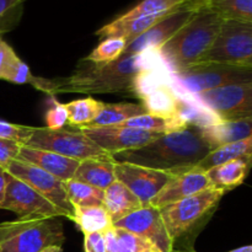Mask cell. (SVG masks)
<instances>
[{"label": "cell", "instance_id": "obj_1", "mask_svg": "<svg viewBox=\"0 0 252 252\" xmlns=\"http://www.w3.org/2000/svg\"><path fill=\"white\" fill-rule=\"evenodd\" d=\"M157 51L121 56L108 63L80 61L66 79H57L56 95L75 94H123L139 98L140 90L153 71L162 68Z\"/></svg>", "mask_w": 252, "mask_h": 252}, {"label": "cell", "instance_id": "obj_2", "mask_svg": "<svg viewBox=\"0 0 252 252\" xmlns=\"http://www.w3.org/2000/svg\"><path fill=\"white\" fill-rule=\"evenodd\" d=\"M211 152L199 128L189 126L182 132L160 135L142 148L113 154L112 159L177 175L193 169Z\"/></svg>", "mask_w": 252, "mask_h": 252}, {"label": "cell", "instance_id": "obj_3", "mask_svg": "<svg viewBox=\"0 0 252 252\" xmlns=\"http://www.w3.org/2000/svg\"><path fill=\"white\" fill-rule=\"evenodd\" d=\"M224 20L209 9L197 10L191 19L159 49L160 62L169 73L197 63L208 51Z\"/></svg>", "mask_w": 252, "mask_h": 252}, {"label": "cell", "instance_id": "obj_4", "mask_svg": "<svg viewBox=\"0 0 252 252\" xmlns=\"http://www.w3.org/2000/svg\"><path fill=\"white\" fill-rule=\"evenodd\" d=\"M65 241L58 218H19L0 223V252H41Z\"/></svg>", "mask_w": 252, "mask_h": 252}, {"label": "cell", "instance_id": "obj_5", "mask_svg": "<svg viewBox=\"0 0 252 252\" xmlns=\"http://www.w3.org/2000/svg\"><path fill=\"white\" fill-rule=\"evenodd\" d=\"M169 80L179 95L193 96L231 84L252 83V69L218 63H196L176 73Z\"/></svg>", "mask_w": 252, "mask_h": 252}, {"label": "cell", "instance_id": "obj_6", "mask_svg": "<svg viewBox=\"0 0 252 252\" xmlns=\"http://www.w3.org/2000/svg\"><path fill=\"white\" fill-rule=\"evenodd\" d=\"M226 191L216 187H209L204 191L186 197L175 203L160 208L162 221L166 226L167 234L175 244L184 239L194 226L216 208Z\"/></svg>", "mask_w": 252, "mask_h": 252}, {"label": "cell", "instance_id": "obj_7", "mask_svg": "<svg viewBox=\"0 0 252 252\" xmlns=\"http://www.w3.org/2000/svg\"><path fill=\"white\" fill-rule=\"evenodd\" d=\"M197 63L252 69V22L224 20L213 43Z\"/></svg>", "mask_w": 252, "mask_h": 252}, {"label": "cell", "instance_id": "obj_8", "mask_svg": "<svg viewBox=\"0 0 252 252\" xmlns=\"http://www.w3.org/2000/svg\"><path fill=\"white\" fill-rule=\"evenodd\" d=\"M25 145L56 153L76 161L85 159H112L110 154L96 145L79 128L51 130L46 127H33L31 137Z\"/></svg>", "mask_w": 252, "mask_h": 252}, {"label": "cell", "instance_id": "obj_9", "mask_svg": "<svg viewBox=\"0 0 252 252\" xmlns=\"http://www.w3.org/2000/svg\"><path fill=\"white\" fill-rule=\"evenodd\" d=\"M220 121H241L252 117V83L231 84L193 95Z\"/></svg>", "mask_w": 252, "mask_h": 252}, {"label": "cell", "instance_id": "obj_10", "mask_svg": "<svg viewBox=\"0 0 252 252\" xmlns=\"http://www.w3.org/2000/svg\"><path fill=\"white\" fill-rule=\"evenodd\" d=\"M0 209L11 211L19 218H59L65 213L37 193L33 189L6 172V189Z\"/></svg>", "mask_w": 252, "mask_h": 252}, {"label": "cell", "instance_id": "obj_11", "mask_svg": "<svg viewBox=\"0 0 252 252\" xmlns=\"http://www.w3.org/2000/svg\"><path fill=\"white\" fill-rule=\"evenodd\" d=\"M6 172L29 185L43 198L64 212L66 218L73 219L74 207L69 201L63 181L34 165L17 159L10 162L9 166L6 167Z\"/></svg>", "mask_w": 252, "mask_h": 252}, {"label": "cell", "instance_id": "obj_12", "mask_svg": "<svg viewBox=\"0 0 252 252\" xmlns=\"http://www.w3.org/2000/svg\"><path fill=\"white\" fill-rule=\"evenodd\" d=\"M115 176L117 181L122 182L134 193L142 207H148L174 174L128 162H116Z\"/></svg>", "mask_w": 252, "mask_h": 252}, {"label": "cell", "instance_id": "obj_13", "mask_svg": "<svg viewBox=\"0 0 252 252\" xmlns=\"http://www.w3.org/2000/svg\"><path fill=\"white\" fill-rule=\"evenodd\" d=\"M112 225L145 239L160 252H171L174 249V243L167 234L159 208L152 206L142 207L115 221Z\"/></svg>", "mask_w": 252, "mask_h": 252}, {"label": "cell", "instance_id": "obj_14", "mask_svg": "<svg viewBox=\"0 0 252 252\" xmlns=\"http://www.w3.org/2000/svg\"><path fill=\"white\" fill-rule=\"evenodd\" d=\"M79 129L111 157L117 153L144 147L148 143L162 135L137 129V128L120 127V126L95 128L83 127Z\"/></svg>", "mask_w": 252, "mask_h": 252}, {"label": "cell", "instance_id": "obj_15", "mask_svg": "<svg viewBox=\"0 0 252 252\" xmlns=\"http://www.w3.org/2000/svg\"><path fill=\"white\" fill-rule=\"evenodd\" d=\"M194 12H196L194 10L189 9L186 5H182L181 7L170 12L160 21L153 25L144 33L127 43L122 56L143 53L148 51H158L191 19Z\"/></svg>", "mask_w": 252, "mask_h": 252}, {"label": "cell", "instance_id": "obj_16", "mask_svg": "<svg viewBox=\"0 0 252 252\" xmlns=\"http://www.w3.org/2000/svg\"><path fill=\"white\" fill-rule=\"evenodd\" d=\"M177 97L179 94L170 84L169 71L164 66L148 76L139 94L147 113L159 117H176Z\"/></svg>", "mask_w": 252, "mask_h": 252}, {"label": "cell", "instance_id": "obj_17", "mask_svg": "<svg viewBox=\"0 0 252 252\" xmlns=\"http://www.w3.org/2000/svg\"><path fill=\"white\" fill-rule=\"evenodd\" d=\"M209 187L212 186L206 172L192 169L182 174L174 175L162 187L161 191L150 201L149 206L160 209L167 204L175 203L186 197L204 191Z\"/></svg>", "mask_w": 252, "mask_h": 252}, {"label": "cell", "instance_id": "obj_18", "mask_svg": "<svg viewBox=\"0 0 252 252\" xmlns=\"http://www.w3.org/2000/svg\"><path fill=\"white\" fill-rule=\"evenodd\" d=\"M17 160L34 165L63 182L73 179L74 172L80 162L56 153L30 148L26 145H21Z\"/></svg>", "mask_w": 252, "mask_h": 252}, {"label": "cell", "instance_id": "obj_19", "mask_svg": "<svg viewBox=\"0 0 252 252\" xmlns=\"http://www.w3.org/2000/svg\"><path fill=\"white\" fill-rule=\"evenodd\" d=\"M199 132L202 138L213 150L252 137V117L241 121H224L217 125L199 128Z\"/></svg>", "mask_w": 252, "mask_h": 252}, {"label": "cell", "instance_id": "obj_20", "mask_svg": "<svg viewBox=\"0 0 252 252\" xmlns=\"http://www.w3.org/2000/svg\"><path fill=\"white\" fill-rule=\"evenodd\" d=\"M175 11V10H174ZM172 12V11H170ZM170 12H162V14L149 15V16H140L135 19L121 20L116 19L110 24L105 25L96 31V36L101 39L105 38H123L127 43L132 42L142 33H144L148 29L157 24L158 21L169 15Z\"/></svg>", "mask_w": 252, "mask_h": 252}, {"label": "cell", "instance_id": "obj_21", "mask_svg": "<svg viewBox=\"0 0 252 252\" xmlns=\"http://www.w3.org/2000/svg\"><path fill=\"white\" fill-rule=\"evenodd\" d=\"M251 161L252 155H245L208 170L206 175L211 186L226 192L240 186L250 171Z\"/></svg>", "mask_w": 252, "mask_h": 252}, {"label": "cell", "instance_id": "obj_22", "mask_svg": "<svg viewBox=\"0 0 252 252\" xmlns=\"http://www.w3.org/2000/svg\"><path fill=\"white\" fill-rule=\"evenodd\" d=\"M102 207L106 209L113 224L137 209L142 208V204L129 189L116 180L103 191Z\"/></svg>", "mask_w": 252, "mask_h": 252}, {"label": "cell", "instance_id": "obj_23", "mask_svg": "<svg viewBox=\"0 0 252 252\" xmlns=\"http://www.w3.org/2000/svg\"><path fill=\"white\" fill-rule=\"evenodd\" d=\"M113 159H85L79 162L73 179L105 191L116 181Z\"/></svg>", "mask_w": 252, "mask_h": 252}, {"label": "cell", "instance_id": "obj_24", "mask_svg": "<svg viewBox=\"0 0 252 252\" xmlns=\"http://www.w3.org/2000/svg\"><path fill=\"white\" fill-rule=\"evenodd\" d=\"M118 126L120 127L137 128V129L147 130V132L157 133V134L182 132L189 127V125L177 116L176 117H159V116L149 115V113L129 118V120L125 121Z\"/></svg>", "mask_w": 252, "mask_h": 252}, {"label": "cell", "instance_id": "obj_25", "mask_svg": "<svg viewBox=\"0 0 252 252\" xmlns=\"http://www.w3.org/2000/svg\"><path fill=\"white\" fill-rule=\"evenodd\" d=\"M245 155H252V137L246 138L240 142L216 148L209 154H207L193 169L207 172L213 167L225 164V162L236 159V158L245 157Z\"/></svg>", "mask_w": 252, "mask_h": 252}, {"label": "cell", "instance_id": "obj_26", "mask_svg": "<svg viewBox=\"0 0 252 252\" xmlns=\"http://www.w3.org/2000/svg\"><path fill=\"white\" fill-rule=\"evenodd\" d=\"M145 113H147V110L143 107L142 103H103L100 115L85 127L95 128L118 126L129 118L138 117V116L145 115Z\"/></svg>", "mask_w": 252, "mask_h": 252}, {"label": "cell", "instance_id": "obj_27", "mask_svg": "<svg viewBox=\"0 0 252 252\" xmlns=\"http://www.w3.org/2000/svg\"><path fill=\"white\" fill-rule=\"evenodd\" d=\"M176 116L181 118L182 121H185L189 126H194V127L198 128L223 122L212 111H209L202 103L194 100L192 96L179 95L176 105Z\"/></svg>", "mask_w": 252, "mask_h": 252}, {"label": "cell", "instance_id": "obj_28", "mask_svg": "<svg viewBox=\"0 0 252 252\" xmlns=\"http://www.w3.org/2000/svg\"><path fill=\"white\" fill-rule=\"evenodd\" d=\"M4 80L12 84H19V85L29 84V85H32L34 89H37V90L43 91L48 96H56L57 79L56 80H49V79L33 76L29 65L24 63L17 56L12 59Z\"/></svg>", "mask_w": 252, "mask_h": 252}, {"label": "cell", "instance_id": "obj_29", "mask_svg": "<svg viewBox=\"0 0 252 252\" xmlns=\"http://www.w3.org/2000/svg\"><path fill=\"white\" fill-rule=\"evenodd\" d=\"M73 221L84 234L105 231L112 226V220L102 206L98 207H74Z\"/></svg>", "mask_w": 252, "mask_h": 252}, {"label": "cell", "instance_id": "obj_30", "mask_svg": "<svg viewBox=\"0 0 252 252\" xmlns=\"http://www.w3.org/2000/svg\"><path fill=\"white\" fill-rule=\"evenodd\" d=\"M64 107L68 113V125L81 128L90 125L100 115L103 102L93 97H85L64 103Z\"/></svg>", "mask_w": 252, "mask_h": 252}, {"label": "cell", "instance_id": "obj_31", "mask_svg": "<svg viewBox=\"0 0 252 252\" xmlns=\"http://www.w3.org/2000/svg\"><path fill=\"white\" fill-rule=\"evenodd\" d=\"M66 194L73 207L102 206L103 189L71 179L64 182Z\"/></svg>", "mask_w": 252, "mask_h": 252}, {"label": "cell", "instance_id": "obj_32", "mask_svg": "<svg viewBox=\"0 0 252 252\" xmlns=\"http://www.w3.org/2000/svg\"><path fill=\"white\" fill-rule=\"evenodd\" d=\"M206 9L223 20L252 22V0H209Z\"/></svg>", "mask_w": 252, "mask_h": 252}, {"label": "cell", "instance_id": "obj_33", "mask_svg": "<svg viewBox=\"0 0 252 252\" xmlns=\"http://www.w3.org/2000/svg\"><path fill=\"white\" fill-rule=\"evenodd\" d=\"M182 5H185L184 0H142L139 4L135 5L129 11L121 15L118 19L129 20L140 16H149V15L170 12L179 9Z\"/></svg>", "mask_w": 252, "mask_h": 252}, {"label": "cell", "instance_id": "obj_34", "mask_svg": "<svg viewBox=\"0 0 252 252\" xmlns=\"http://www.w3.org/2000/svg\"><path fill=\"white\" fill-rule=\"evenodd\" d=\"M126 46L127 41L123 38H105L85 59L94 63H108L120 58Z\"/></svg>", "mask_w": 252, "mask_h": 252}, {"label": "cell", "instance_id": "obj_35", "mask_svg": "<svg viewBox=\"0 0 252 252\" xmlns=\"http://www.w3.org/2000/svg\"><path fill=\"white\" fill-rule=\"evenodd\" d=\"M25 0H0V36L19 25L24 14Z\"/></svg>", "mask_w": 252, "mask_h": 252}, {"label": "cell", "instance_id": "obj_36", "mask_svg": "<svg viewBox=\"0 0 252 252\" xmlns=\"http://www.w3.org/2000/svg\"><path fill=\"white\" fill-rule=\"evenodd\" d=\"M115 228V226H113ZM117 234L118 244H120V252H155L159 251L153 244L145 239L125 230V229L115 228Z\"/></svg>", "mask_w": 252, "mask_h": 252}, {"label": "cell", "instance_id": "obj_37", "mask_svg": "<svg viewBox=\"0 0 252 252\" xmlns=\"http://www.w3.org/2000/svg\"><path fill=\"white\" fill-rule=\"evenodd\" d=\"M32 130H33V127L14 125V123L0 120V138L2 139L12 140V142L25 145L31 137Z\"/></svg>", "mask_w": 252, "mask_h": 252}, {"label": "cell", "instance_id": "obj_38", "mask_svg": "<svg viewBox=\"0 0 252 252\" xmlns=\"http://www.w3.org/2000/svg\"><path fill=\"white\" fill-rule=\"evenodd\" d=\"M49 97H51V107L46 115V128L51 130L63 129L64 126L68 125V113L64 107V103L57 101L56 96H49Z\"/></svg>", "mask_w": 252, "mask_h": 252}, {"label": "cell", "instance_id": "obj_39", "mask_svg": "<svg viewBox=\"0 0 252 252\" xmlns=\"http://www.w3.org/2000/svg\"><path fill=\"white\" fill-rule=\"evenodd\" d=\"M21 144L0 138V167L6 170L12 160L17 159Z\"/></svg>", "mask_w": 252, "mask_h": 252}, {"label": "cell", "instance_id": "obj_40", "mask_svg": "<svg viewBox=\"0 0 252 252\" xmlns=\"http://www.w3.org/2000/svg\"><path fill=\"white\" fill-rule=\"evenodd\" d=\"M16 56L17 54L15 53L12 47L0 36V80H4L7 69H9L12 59Z\"/></svg>", "mask_w": 252, "mask_h": 252}, {"label": "cell", "instance_id": "obj_41", "mask_svg": "<svg viewBox=\"0 0 252 252\" xmlns=\"http://www.w3.org/2000/svg\"><path fill=\"white\" fill-rule=\"evenodd\" d=\"M84 252H106L102 231L84 234Z\"/></svg>", "mask_w": 252, "mask_h": 252}, {"label": "cell", "instance_id": "obj_42", "mask_svg": "<svg viewBox=\"0 0 252 252\" xmlns=\"http://www.w3.org/2000/svg\"><path fill=\"white\" fill-rule=\"evenodd\" d=\"M103 233V238H105V246L106 252H120V244H118L117 234H116L113 225L111 228L106 229Z\"/></svg>", "mask_w": 252, "mask_h": 252}, {"label": "cell", "instance_id": "obj_43", "mask_svg": "<svg viewBox=\"0 0 252 252\" xmlns=\"http://www.w3.org/2000/svg\"><path fill=\"white\" fill-rule=\"evenodd\" d=\"M184 1L187 7L197 11V10L204 9L207 6V4L209 2V0H184Z\"/></svg>", "mask_w": 252, "mask_h": 252}, {"label": "cell", "instance_id": "obj_44", "mask_svg": "<svg viewBox=\"0 0 252 252\" xmlns=\"http://www.w3.org/2000/svg\"><path fill=\"white\" fill-rule=\"evenodd\" d=\"M5 189H6V170L0 167V203L4 198Z\"/></svg>", "mask_w": 252, "mask_h": 252}, {"label": "cell", "instance_id": "obj_45", "mask_svg": "<svg viewBox=\"0 0 252 252\" xmlns=\"http://www.w3.org/2000/svg\"><path fill=\"white\" fill-rule=\"evenodd\" d=\"M41 252H63V249H62V246H48Z\"/></svg>", "mask_w": 252, "mask_h": 252}, {"label": "cell", "instance_id": "obj_46", "mask_svg": "<svg viewBox=\"0 0 252 252\" xmlns=\"http://www.w3.org/2000/svg\"><path fill=\"white\" fill-rule=\"evenodd\" d=\"M229 252H252V246L251 245H246V246H243V248L235 249V250H231Z\"/></svg>", "mask_w": 252, "mask_h": 252}, {"label": "cell", "instance_id": "obj_47", "mask_svg": "<svg viewBox=\"0 0 252 252\" xmlns=\"http://www.w3.org/2000/svg\"><path fill=\"white\" fill-rule=\"evenodd\" d=\"M171 252H194V251H187V250H177V249H172Z\"/></svg>", "mask_w": 252, "mask_h": 252}, {"label": "cell", "instance_id": "obj_48", "mask_svg": "<svg viewBox=\"0 0 252 252\" xmlns=\"http://www.w3.org/2000/svg\"><path fill=\"white\" fill-rule=\"evenodd\" d=\"M155 252H160V251H155Z\"/></svg>", "mask_w": 252, "mask_h": 252}]
</instances>
